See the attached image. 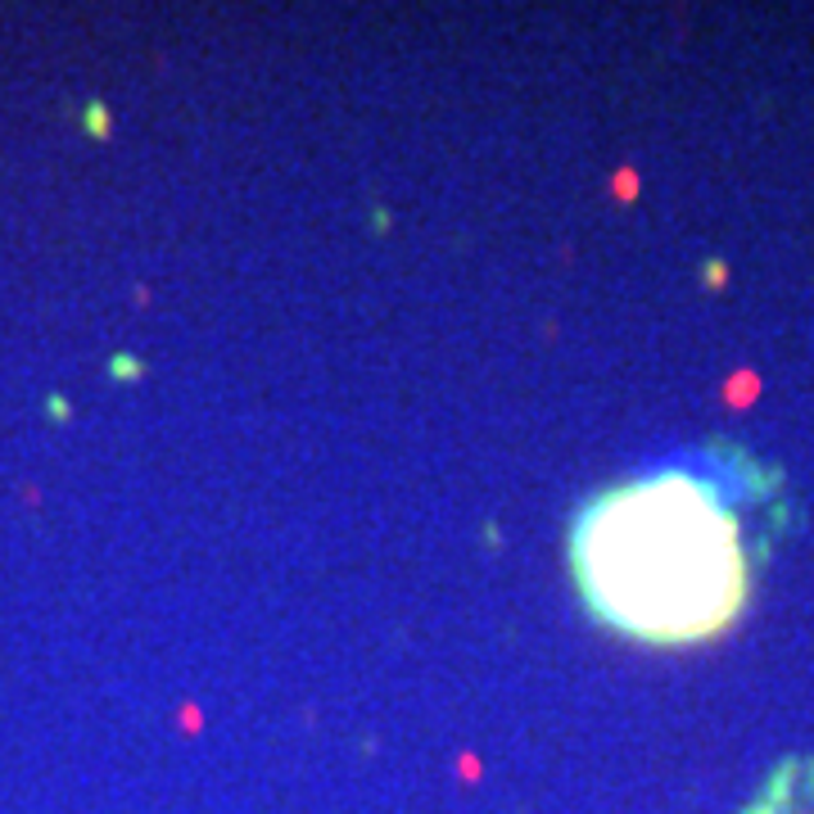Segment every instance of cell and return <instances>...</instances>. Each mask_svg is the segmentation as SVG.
Here are the masks:
<instances>
[{"label": "cell", "instance_id": "obj_1", "mask_svg": "<svg viewBox=\"0 0 814 814\" xmlns=\"http://www.w3.org/2000/svg\"><path fill=\"white\" fill-rule=\"evenodd\" d=\"M570 561L597 616L642 642H697L733 625L746 602L742 521L688 470L642 475L584 507Z\"/></svg>", "mask_w": 814, "mask_h": 814}]
</instances>
